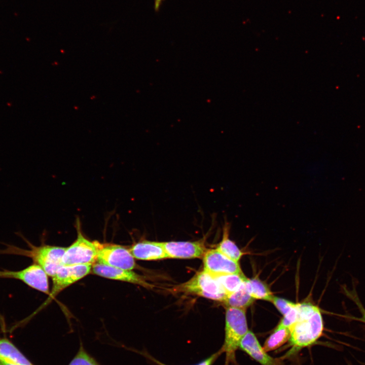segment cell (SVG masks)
<instances>
[{"label": "cell", "instance_id": "obj_1", "mask_svg": "<svg viewBox=\"0 0 365 365\" xmlns=\"http://www.w3.org/2000/svg\"><path fill=\"white\" fill-rule=\"evenodd\" d=\"M324 323L320 308L317 305L303 303L299 304L298 318L290 329L289 339L291 355L316 343L321 337Z\"/></svg>", "mask_w": 365, "mask_h": 365}, {"label": "cell", "instance_id": "obj_2", "mask_svg": "<svg viewBox=\"0 0 365 365\" xmlns=\"http://www.w3.org/2000/svg\"><path fill=\"white\" fill-rule=\"evenodd\" d=\"M26 242L29 249H23L13 245L5 244L6 248L0 249V254L22 256L31 259L34 263L40 265L48 276L52 277L61 267L62 258L66 247L42 244L34 246L19 235Z\"/></svg>", "mask_w": 365, "mask_h": 365}, {"label": "cell", "instance_id": "obj_3", "mask_svg": "<svg viewBox=\"0 0 365 365\" xmlns=\"http://www.w3.org/2000/svg\"><path fill=\"white\" fill-rule=\"evenodd\" d=\"M248 331L246 309L227 307L224 342L219 349L222 354L225 353L224 365H238L236 352Z\"/></svg>", "mask_w": 365, "mask_h": 365}, {"label": "cell", "instance_id": "obj_4", "mask_svg": "<svg viewBox=\"0 0 365 365\" xmlns=\"http://www.w3.org/2000/svg\"><path fill=\"white\" fill-rule=\"evenodd\" d=\"M175 289L178 291L223 302L227 296L216 279L204 270L197 272L191 279Z\"/></svg>", "mask_w": 365, "mask_h": 365}, {"label": "cell", "instance_id": "obj_5", "mask_svg": "<svg viewBox=\"0 0 365 365\" xmlns=\"http://www.w3.org/2000/svg\"><path fill=\"white\" fill-rule=\"evenodd\" d=\"M76 240L66 247L62 258L63 266L77 265H93L96 263L97 247L96 241H91L85 237L80 230L78 223Z\"/></svg>", "mask_w": 365, "mask_h": 365}, {"label": "cell", "instance_id": "obj_6", "mask_svg": "<svg viewBox=\"0 0 365 365\" xmlns=\"http://www.w3.org/2000/svg\"><path fill=\"white\" fill-rule=\"evenodd\" d=\"M92 265L62 266L52 277V287L49 296L38 311L48 305L61 291L91 272Z\"/></svg>", "mask_w": 365, "mask_h": 365}, {"label": "cell", "instance_id": "obj_7", "mask_svg": "<svg viewBox=\"0 0 365 365\" xmlns=\"http://www.w3.org/2000/svg\"><path fill=\"white\" fill-rule=\"evenodd\" d=\"M98 263L111 267L132 270L136 267L135 259L129 248L120 245L101 243L96 241Z\"/></svg>", "mask_w": 365, "mask_h": 365}, {"label": "cell", "instance_id": "obj_8", "mask_svg": "<svg viewBox=\"0 0 365 365\" xmlns=\"http://www.w3.org/2000/svg\"><path fill=\"white\" fill-rule=\"evenodd\" d=\"M0 278H11L20 280L28 286L49 295L48 275L39 265L33 263L19 271L0 270Z\"/></svg>", "mask_w": 365, "mask_h": 365}, {"label": "cell", "instance_id": "obj_9", "mask_svg": "<svg viewBox=\"0 0 365 365\" xmlns=\"http://www.w3.org/2000/svg\"><path fill=\"white\" fill-rule=\"evenodd\" d=\"M202 259L203 270L212 276L242 272L238 262L226 257L216 248L207 249Z\"/></svg>", "mask_w": 365, "mask_h": 365}, {"label": "cell", "instance_id": "obj_10", "mask_svg": "<svg viewBox=\"0 0 365 365\" xmlns=\"http://www.w3.org/2000/svg\"><path fill=\"white\" fill-rule=\"evenodd\" d=\"M168 259L202 258L207 249L202 240L162 242Z\"/></svg>", "mask_w": 365, "mask_h": 365}, {"label": "cell", "instance_id": "obj_11", "mask_svg": "<svg viewBox=\"0 0 365 365\" xmlns=\"http://www.w3.org/2000/svg\"><path fill=\"white\" fill-rule=\"evenodd\" d=\"M91 272L102 277L138 284L146 288L152 286L143 276L132 270L115 268L98 262L92 265Z\"/></svg>", "mask_w": 365, "mask_h": 365}, {"label": "cell", "instance_id": "obj_12", "mask_svg": "<svg viewBox=\"0 0 365 365\" xmlns=\"http://www.w3.org/2000/svg\"><path fill=\"white\" fill-rule=\"evenodd\" d=\"M239 348L261 365H283L279 359L273 358L268 354L255 334L250 330L242 339Z\"/></svg>", "mask_w": 365, "mask_h": 365}, {"label": "cell", "instance_id": "obj_13", "mask_svg": "<svg viewBox=\"0 0 365 365\" xmlns=\"http://www.w3.org/2000/svg\"><path fill=\"white\" fill-rule=\"evenodd\" d=\"M129 250L135 259L154 261L168 259L162 242L143 240L132 245Z\"/></svg>", "mask_w": 365, "mask_h": 365}, {"label": "cell", "instance_id": "obj_14", "mask_svg": "<svg viewBox=\"0 0 365 365\" xmlns=\"http://www.w3.org/2000/svg\"><path fill=\"white\" fill-rule=\"evenodd\" d=\"M0 359L14 365H34L5 336L0 338Z\"/></svg>", "mask_w": 365, "mask_h": 365}, {"label": "cell", "instance_id": "obj_15", "mask_svg": "<svg viewBox=\"0 0 365 365\" xmlns=\"http://www.w3.org/2000/svg\"><path fill=\"white\" fill-rule=\"evenodd\" d=\"M229 231L230 225L228 222H226L223 228L222 239L217 245L216 249L226 257L238 262L244 253L229 238Z\"/></svg>", "mask_w": 365, "mask_h": 365}, {"label": "cell", "instance_id": "obj_16", "mask_svg": "<svg viewBox=\"0 0 365 365\" xmlns=\"http://www.w3.org/2000/svg\"><path fill=\"white\" fill-rule=\"evenodd\" d=\"M244 282L238 289L227 296L223 302L227 307L246 309L254 302L255 299L248 292Z\"/></svg>", "mask_w": 365, "mask_h": 365}, {"label": "cell", "instance_id": "obj_17", "mask_svg": "<svg viewBox=\"0 0 365 365\" xmlns=\"http://www.w3.org/2000/svg\"><path fill=\"white\" fill-rule=\"evenodd\" d=\"M290 331L289 328L278 324L266 340L263 348L268 352L275 350L289 341Z\"/></svg>", "mask_w": 365, "mask_h": 365}, {"label": "cell", "instance_id": "obj_18", "mask_svg": "<svg viewBox=\"0 0 365 365\" xmlns=\"http://www.w3.org/2000/svg\"><path fill=\"white\" fill-rule=\"evenodd\" d=\"M244 284L248 292L254 299L271 302L273 295L268 285L260 279L247 278Z\"/></svg>", "mask_w": 365, "mask_h": 365}, {"label": "cell", "instance_id": "obj_19", "mask_svg": "<svg viewBox=\"0 0 365 365\" xmlns=\"http://www.w3.org/2000/svg\"><path fill=\"white\" fill-rule=\"evenodd\" d=\"M213 276L222 285L227 296L238 289L247 279L243 272Z\"/></svg>", "mask_w": 365, "mask_h": 365}, {"label": "cell", "instance_id": "obj_20", "mask_svg": "<svg viewBox=\"0 0 365 365\" xmlns=\"http://www.w3.org/2000/svg\"><path fill=\"white\" fill-rule=\"evenodd\" d=\"M342 289L344 295L355 304L361 314V317H355L350 315H341L342 317L365 323V308L360 301L355 287H353L352 289H350L347 288L346 285H343Z\"/></svg>", "mask_w": 365, "mask_h": 365}, {"label": "cell", "instance_id": "obj_21", "mask_svg": "<svg viewBox=\"0 0 365 365\" xmlns=\"http://www.w3.org/2000/svg\"><path fill=\"white\" fill-rule=\"evenodd\" d=\"M68 365H100V364L85 350L83 345L81 344L77 353Z\"/></svg>", "mask_w": 365, "mask_h": 365}, {"label": "cell", "instance_id": "obj_22", "mask_svg": "<svg viewBox=\"0 0 365 365\" xmlns=\"http://www.w3.org/2000/svg\"><path fill=\"white\" fill-rule=\"evenodd\" d=\"M138 352L147 358L151 362L157 365H167L156 359L146 351H142L140 352L138 351ZM221 354L222 353L218 350L217 352L214 353L208 357L206 358L197 364L194 365H212Z\"/></svg>", "mask_w": 365, "mask_h": 365}, {"label": "cell", "instance_id": "obj_23", "mask_svg": "<svg viewBox=\"0 0 365 365\" xmlns=\"http://www.w3.org/2000/svg\"><path fill=\"white\" fill-rule=\"evenodd\" d=\"M299 304V303H297L296 305L294 307L283 315V318L279 323V324L284 326L290 330L291 328L296 322L298 318Z\"/></svg>", "mask_w": 365, "mask_h": 365}, {"label": "cell", "instance_id": "obj_24", "mask_svg": "<svg viewBox=\"0 0 365 365\" xmlns=\"http://www.w3.org/2000/svg\"><path fill=\"white\" fill-rule=\"evenodd\" d=\"M271 302H272L277 310L283 315H285L297 303L288 301L283 298L273 296Z\"/></svg>", "mask_w": 365, "mask_h": 365}, {"label": "cell", "instance_id": "obj_25", "mask_svg": "<svg viewBox=\"0 0 365 365\" xmlns=\"http://www.w3.org/2000/svg\"><path fill=\"white\" fill-rule=\"evenodd\" d=\"M162 0H155V8L156 10H158L160 7Z\"/></svg>", "mask_w": 365, "mask_h": 365}, {"label": "cell", "instance_id": "obj_26", "mask_svg": "<svg viewBox=\"0 0 365 365\" xmlns=\"http://www.w3.org/2000/svg\"><path fill=\"white\" fill-rule=\"evenodd\" d=\"M0 365H14L8 362H6L1 359H0Z\"/></svg>", "mask_w": 365, "mask_h": 365}]
</instances>
